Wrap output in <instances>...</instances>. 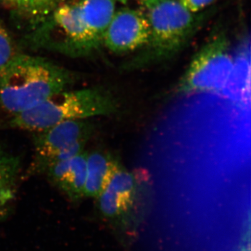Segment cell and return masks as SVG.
I'll return each mask as SVG.
<instances>
[{
    "label": "cell",
    "instance_id": "1",
    "mask_svg": "<svg viewBox=\"0 0 251 251\" xmlns=\"http://www.w3.org/2000/svg\"><path fill=\"white\" fill-rule=\"evenodd\" d=\"M115 0H67L38 21L31 40L37 47L83 57L103 45Z\"/></svg>",
    "mask_w": 251,
    "mask_h": 251
},
{
    "label": "cell",
    "instance_id": "2",
    "mask_svg": "<svg viewBox=\"0 0 251 251\" xmlns=\"http://www.w3.org/2000/svg\"><path fill=\"white\" fill-rule=\"evenodd\" d=\"M77 78L75 73L49 59L18 54L0 69V105L14 116L72 89Z\"/></svg>",
    "mask_w": 251,
    "mask_h": 251
},
{
    "label": "cell",
    "instance_id": "3",
    "mask_svg": "<svg viewBox=\"0 0 251 251\" xmlns=\"http://www.w3.org/2000/svg\"><path fill=\"white\" fill-rule=\"evenodd\" d=\"M150 34L146 45L124 67L134 70L171 58L184 49L203 22L201 13L191 12L178 0H162L148 8Z\"/></svg>",
    "mask_w": 251,
    "mask_h": 251
},
{
    "label": "cell",
    "instance_id": "4",
    "mask_svg": "<svg viewBox=\"0 0 251 251\" xmlns=\"http://www.w3.org/2000/svg\"><path fill=\"white\" fill-rule=\"evenodd\" d=\"M117 103L110 92L100 87L66 90L54 94L27 111L14 115L10 128L36 132L58 124L111 115Z\"/></svg>",
    "mask_w": 251,
    "mask_h": 251
},
{
    "label": "cell",
    "instance_id": "5",
    "mask_svg": "<svg viewBox=\"0 0 251 251\" xmlns=\"http://www.w3.org/2000/svg\"><path fill=\"white\" fill-rule=\"evenodd\" d=\"M87 120L62 122L40 131L33 132L34 156L29 167L31 175L45 174L48 168L85 151L93 133Z\"/></svg>",
    "mask_w": 251,
    "mask_h": 251
},
{
    "label": "cell",
    "instance_id": "6",
    "mask_svg": "<svg viewBox=\"0 0 251 251\" xmlns=\"http://www.w3.org/2000/svg\"><path fill=\"white\" fill-rule=\"evenodd\" d=\"M234 57L223 33L210 39L193 57L176 91L178 94L221 91L232 72Z\"/></svg>",
    "mask_w": 251,
    "mask_h": 251
},
{
    "label": "cell",
    "instance_id": "7",
    "mask_svg": "<svg viewBox=\"0 0 251 251\" xmlns=\"http://www.w3.org/2000/svg\"><path fill=\"white\" fill-rule=\"evenodd\" d=\"M150 25L146 14L122 8L115 11L103 38V45L116 54L127 53L146 45Z\"/></svg>",
    "mask_w": 251,
    "mask_h": 251
},
{
    "label": "cell",
    "instance_id": "8",
    "mask_svg": "<svg viewBox=\"0 0 251 251\" xmlns=\"http://www.w3.org/2000/svg\"><path fill=\"white\" fill-rule=\"evenodd\" d=\"M87 156V151H82L54 163L45 173L50 182L73 202H77L84 198Z\"/></svg>",
    "mask_w": 251,
    "mask_h": 251
},
{
    "label": "cell",
    "instance_id": "9",
    "mask_svg": "<svg viewBox=\"0 0 251 251\" xmlns=\"http://www.w3.org/2000/svg\"><path fill=\"white\" fill-rule=\"evenodd\" d=\"M22 171L21 157L0 142V221L11 212Z\"/></svg>",
    "mask_w": 251,
    "mask_h": 251
},
{
    "label": "cell",
    "instance_id": "10",
    "mask_svg": "<svg viewBox=\"0 0 251 251\" xmlns=\"http://www.w3.org/2000/svg\"><path fill=\"white\" fill-rule=\"evenodd\" d=\"M250 41L244 39L234 57L232 72L221 91L232 101L245 103L250 98Z\"/></svg>",
    "mask_w": 251,
    "mask_h": 251
},
{
    "label": "cell",
    "instance_id": "11",
    "mask_svg": "<svg viewBox=\"0 0 251 251\" xmlns=\"http://www.w3.org/2000/svg\"><path fill=\"white\" fill-rule=\"evenodd\" d=\"M118 162L106 153L87 152L84 198H98L105 189Z\"/></svg>",
    "mask_w": 251,
    "mask_h": 251
},
{
    "label": "cell",
    "instance_id": "12",
    "mask_svg": "<svg viewBox=\"0 0 251 251\" xmlns=\"http://www.w3.org/2000/svg\"><path fill=\"white\" fill-rule=\"evenodd\" d=\"M137 187L138 180L135 174L126 170L118 162L105 189L115 194L129 206L134 198Z\"/></svg>",
    "mask_w": 251,
    "mask_h": 251
},
{
    "label": "cell",
    "instance_id": "13",
    "mask_svg": "<svg viewBox=\"0 0 251 251\" xmlns=\"http://www.w3.org/2000/svg\"><path fill=\"white\" fill-rule=\"evenodd\" d=\"M19 54L7 29L0 22V69Z\"/></svg>",
    "mask_w": 251,
    "mask_h": 251
},
{
    "label": "cell",
    "instance_id": "14",
    "mask_svg": "<svg viewBox=\"0 0 251 251\" xmlns=\"http://www.w3.org/2000/svg\"><path fill=\"white\" fill-rule=\"evenodd\" d=\"M67 0H31L27 14L29 17L39 21L49 14L56 6Z\"/></svg>",
    "mask_w": 251,
    "mask_h": 251
},
{
    "label": "cell",
    "instance_id": "15",
    "mask_svg": "<svg viewBox=\"0 0 251 251\" xmlns=\"http://www.w3.org/2000/svg\"><path fill=\"white\" fill-rule=\"evenodd\" d=\"M178 1L188 11L197 14L214 4L217 0H178Z\"/></svg>",
    "mask_w": 251,
    "mask_h": 251
},
{
    "label": "cell",
    "instance_id": "16",
    "mask_svg": "<svg viewBox=\"0 0 251 251\" xmlns=\"http://www.w3.org/2000/svg\"><path fill=\"white\" fill-rule=\"evenodd\" d=\"M6 6L23 14H27L31 0H0Z\"/></svg>",
    "mask_w": 251,
    "mask_h": 251
},
{
    "label": "cell",
    "instance_id": "17",
    "mask_svg": "<svg viewBox=\"0 0 251 251\" xmlns=\"http://www.w3.org/2000/svg\"><path fill=\"white\" fill-rule=\"evenodd\" d=\"M115 1L121 3L122 4H126L127 3L129 2L130 1H133V0H115ZM134 1H138V2L143 4L147 9H148V8L151 7V6L157 4V3L159 2L162 0H134Z\"/></svg>",
    "mask_w": 251,
    "mask_h": 251
},
{
    "label": "cell",
    "instance_id": "18",
    "mask_svg": "<svg viewBox=\"0 0 251 251\" xmlns=\"http://www.w3.org/2000/svg\"><path fill=\"white\" fill-rule=\"evenodd\" d=\"M0 2H1V1H0Z\"/></svg>",
    "mask_w": 251,
    "mask_h": 251
}]
</instances>
